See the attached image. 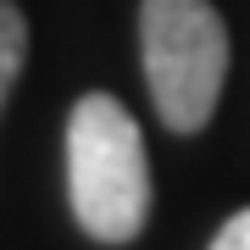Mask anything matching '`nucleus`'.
Here are the masks:
<instances>
[{
	"label": "nucleus",
	"mask_w": 250,
	"mask_h": 250,
	"mask_svg": "<svg viewBox=\"0 0 250 250\" xmlns=\"http://www.w3.org/2000/svg\"><path fill=\"white\" fill-rule=\"evenodd\" d=\"M67 206L95 245H134L150 223L145 134L117 95H83L67 117Z\"/></svg>",
	"instance_id": "1"
},
{
	"label": "nucleus",
	"mask_w": 250,
	"mask_h": 250,
	"mask_svg": "<svg viewBox=\"0 0 250 250\" xmlns=\"http://www.w3.org/2000/svg\"><path fill=\"white\" fill-rule=\"evenodd\" d=\"M139 56L156 117L172 134L211 123L228 78V28L211 0H139Z\"/></svg>",
	"instance_id": "2"
},
{
	"label": "nucleus",
	"mask_w": 250,
	"mask_h": 250,
	"mask_svg": "<svg viewBox=\"0 0 250 250\" xmlns=\"http://www.w3.org/2000/svg\"><path fill=\"white\" fill-rule=\"evenodd\" d=\"M22 62H28V17L11 6V0H0V106H6V95L17 89Z\"/></svg>",
	"instance_id": "3"
},
{
	"label": "nucleus",
	"mask_w": 250,
	"mask_h": 250,
	"mask_svg": "<svg viewBox=\"0 0 250 250\" xmlns=\"http://www.w3.org/2000/svg\"><path fill=\"white\" fill-rule=\"evenodd\" d=\"M206 250H250V206L245 211H233L223 228H217V239L206 245Z\"/></svg>",
	"instance_id": "4"
}]
</instances>
